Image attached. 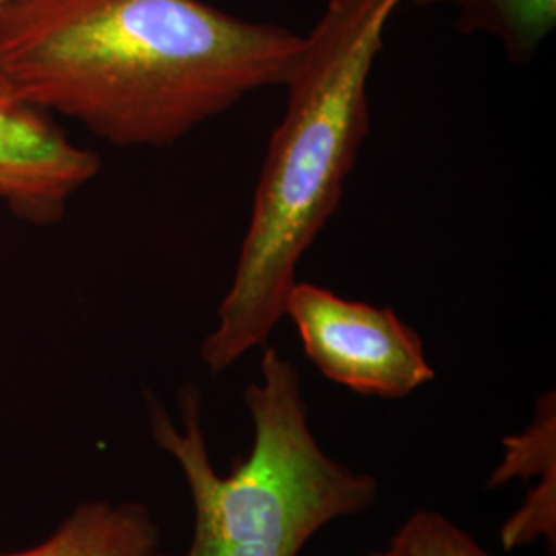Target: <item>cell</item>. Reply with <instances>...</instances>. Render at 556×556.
<instances>
[{"label":"cell","instance_id":"obj_1","mask_svg":"<svg viewBox=\"0 0 556 556\" xmlns=\"http://www.w3.org/2000/svg\"><path fill=\"white\" fill-rule=\"evenodd\" d=\"M303 36L204 0H9L0 71L41 108L116 147H167L266 87Z\"/></svg>","mask_w":556,"mask_h":556},{"label":"cell","instance_id":"obj_2","mask_svg":"<svg viewBox=\"0 0 556 556\" xmlns=\"http://www.w3.org/2000/svg\"><path fill=\"white\" fill-rule=\"evenodd\" d=\"M408 0H330L303 36L287 108L260 169L252 217L217 326L200 344L213 376L264 346L301 260L332 219L369 135L367 83L388 21Z\"/></svg>","mask_w":556,"mask_h":556},{"label":"cell","instance_id":"obj_3","mask_svg":"<svg viewBox=\"0 0 556 556\" xmlns=\"http://www.w3.org/2000/svg\"><path fill=\"white\" fill-rule=\"evenodd\" d=\"M243 397L254 443L227 477L208 456L197 386L179 392L184 431L157 397H147L153 439L178 459L194 503V536L179 556H298L324 526L363 514L378 498L376 478L321 450L298 367L275 346L264 349L260 381L248 383Z\"/></svg>","mask_w":556,"mask_h":556},{"label":"cell","instance_id":"obj_4","mask_svg":"<svg viewBox=\"0 0 556 556\" xmlns=\"http://www.w3.org/2000/svg\"><path fill=\"white\" fill-rule=\"evenodd\" d=\"M307 358L361 396H410L435 379L417 332L392 307L344 299L298 280L285 303Z\"/></svg>","mask_w":556,"mask_h":556},{"label":"cell","instance_id":"obj_5","mask_svg":"<svg viewBox=\"0 0 556 556\" xmlns=\"http://www.w3.org/2000/svg\"><path fill=\"white\" fill-rule=\"evenodd\" d=\"M100 167L0 71V200L25 219L52 223Z\"/></svg>","mask_w":556,"mask_h":556},{"label":"cell","instance_id":"obj_6","mask_svg":"<svg viewBox=\"0 0 556 556\" xmlns=\"http://www.w3.org/2000/svg\"><path fill=\"white\" fill-rule=\"evenodd\" d=\"M160 528L140 503L79 505L40 546L0 556H153Z\"/></svg>","mask_w":556,"mask_h":556},{"label":"cell","instance_id":"obj_7","mask_svg":"<svg viewBox=\"0 0 556 556\" xmlns=\"http://www.w3.org/2000/svg\"><path fill=\"white\" fill-rule=\"evenodd\" d=\"M408 4L454 7L462 34L495 38L514 64L534 59L556 25V0H408Z\"/></svg>","mask_w":556,"mask_h":556},{"label":"cell","instance_id":"obj_8","mask_svg":"<svg viewBox=\"0 0 556 556\" xmlns=\"http://www.w3.org/2000/svg\"><path fill=\"white\" fill-rule=\"evenodd\" d=\"M390 548L397 556H491L454 521L429 509H418L408 517Z\"/></svg>","mask_w":556,"mask_h":556},{"label":"cell","instance_id":"obj_9","mask_svg":"<svg viewBox=\"0 0 556 556\" xmlns=\"http://www.w3.org/2000/svg\"><path fill=\"white\" fill-rule=\"evenodd\" d=\"M367 556H397L396 551L394 548H390L388 553H376V555H367Z\"/></svg>","mask_w":556,"mask_h":556},{"label":"cell","instance_id":"obj_10","mask_svg":"<svg viewBox=\"0 0 556 556\" xmlns=\"http://www.w3.org/2000/svg\"><path fill=\"white\" fill-rule=\"evenodd\" d=\"M4 2H9V0H0V7H2V4H4Z\"/></svg>","mask_w":556,"mask_h":556}]
</instances>
